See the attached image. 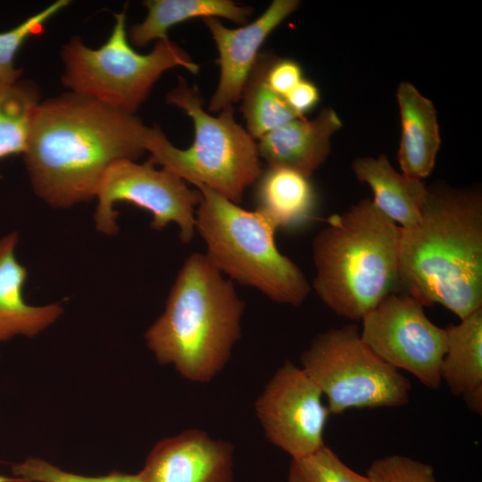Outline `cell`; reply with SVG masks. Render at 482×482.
<instances>
[{
    "mask_svg": "<svg viewBox=\"0 0 482 482\" xmlns=\"http://www.w3.org/2000/svg\"><path fill=\"white\" fill-rule=\"evenodd\" d=\"M302 68L294 60L276 57L267 72L270 88L286 96L302 79Z\"/></svg>",
    "mask_w": 482,
    "mask_h": 482,
    "instance_id": "4316f807",
    "label": "cell"
},
{
    "mask_svg": "<svg viewBox=\"0 0 482 482\" xmlns=\"http://www.w3.org/2000/svg\"><path fill=\"white\" fill-rule=\"evenodd\" d=\"M18 241L17 232L0 238V342L19 335L33 337L63 312L59 303L33 306L25 302L22 288L27 270L14 254Z\"/></svg>",
    "mask_w": 482,
    "mask_h": 482,
    "instance_id": "9a60e30c",
    "label": "cell"
},
{
    "mask_svg": "<svg viewBox=\"0 0 482 482\" xmlns=\"http://www.w3.org/2000/svg\"><path fill=\"white\" fill-rule=\"evenodd\" d=\"M70 4L58 0L31 15L10 30L0 32V83L14 84L19 81L21 69L14 66L15 56L24 42L45 30V24Z\"/></svg>",
    "mask_w": 482,
    "mask_h": 482,
    "instance_id": "603a6c76",
    "label": "cell"
},
{
    "mask_svg": "<svg viewBox=\"0 0 482 482\" xmlns=\"http://www.w3.org/2000/svg\"><path fill=\"white\" fill-rule=\"evenodd\" d=\"M276 57L267 51L259 53L240 97L246 130L255 140L300 117L286 98L272 90L267 82L268 70Z\"/></svg>",
    "mask_w": 482,
    "mask_h": 482,
    "instance_id": "44dd1931",
    "label": "cell"
},
{
    "mask_svg": "<svg viewBox=\"0 0 482 482\" xmlns=\"http://www.w3.org/2000/svg\"><path fill=\"white\" fill-rule=\"evenodd\" d=\"M342 127L332 108H323L313 120L295 118L261 137L260 158L268 167L295 170L309 178L327 159L330 138Z\"/></svg>",
    "mask_w": 482,
    "mask_h": 482,
    "instance_id": "5bb4252c",
    "label": "cell"
},
{
    "mask_svg": "<svg viewBox=\"0 0 482 482\" xmlns=\"http://www.w3.org/2000/svg\"><path fill=\"white\" fill-rule=\"evenodd\" d=\"M96 197L98 204L94 220L96 229L103 234L118 232V213L113 205L116 202H128L152 213V229L161 230L171 222L176 223L181 241L189 243L195 232V211L202 195L170 170L156 169L149 161L140 164L122 160L107 169Z\"/></svg>",
    "mask_w": 482,
    "mask_h": 482,
    "instance_id": "9c48e42d",
    "label": "cell"
},
{
    "mask_svg": "<svg viewBox=\"0 0 482 482\" xmlns=\"http://www.w3.org/2000/svg\"><path fill=\"white\" fill-rule=\"evenodd\" d=\"M352 169L356 179L371 188L376 207L400 228L420 221L428 193L420 179L396 171L384 154L358 158Z\"/></svg>",
    "mask_w": 482,
    "mask_h": 482,
    "instance_id": "ac0fdd59",
    "label": "cell"
},
{
    "mask_svg": "<svg viewBox=\"0 0 482 482\" xmlns=\"http://www.w3.org/2000/svg\"><path fill=\"white\" fill-rule=\"evenodd\" d=\"M245 302L206 254L183 263L165 310L146 330L147 347L161 364H172L194 382L213 378L241 337Z\"/></svg>",
    "mask_w": 482,
    "mask_h": 482,
    "instance_id": "3957f363",
    "label": "cell"
},
{
    "mask_svg": "<svg viewBox=\"0 0 482 482\" xmlns=\"http://www.w3.org/2000/svg\"><path fill=\"white\" fill-rule=\"evenodd\" d=\"M318 386L300 368L286 361L255 402L266 437L292 459L307 456L324 445L331 414Z\"/></svg>",
    "mask_w": 482,
    "mask_h": 482,
    "instance_id": "8fae6325",
    "label": "cell"
},
{
    "mask_svg": "<svg viewBox=\"0 0 482 482\" xmlns=\"http://www.w3.org/2000/svg\"><path fill=\"white\" fill-rule=\"evenodd\" d=\"M362 341L382 360L412 374L425 386L441 385L445 328L434 324L424 305L403 292L382 299L362 319Z\"/></svg>",
    "mask_w": 482,
    "mask_h": 482,
    "instance_id": "30bf717a",
    "label": "cell"
},
{
    "mask_svg": "<svg viewBox=\"0 0 482 482\" xmlns=\"http://www.w3.org/2000/svg\"><path fill=\"white\" fill-rule=\"evenodd\" d=\"M301 363L327 397L331 414L409 403L411 381L362 341L356 325L317 335L303 352Z\"/></svg>",
    "mask_w": 482,
    "mask_h": 482,
    "instance_id": "ba28073f",
    "label": "cell"
},
{
    "mask_svg": "<svg viewBox=\"0 0 482 482\" xmlns=\"http://www.w3.org/2000/svg\"><path fill=\"white\" fill-rule=\"evenodd\" d=\"M0 482H23V481L16 477L9 478V477L0 475Z\"/></svg>",
    "mask_w": 482,
    "mask_h": 482,
    "instance_id": "f1b7e54d",
    "label": "cell"
},
{
    "mask_svg": "<svg viewBox=\"0 0 482 482\" xmlns=\"http://www.w3.org/2000/svg\"><path fill=\"white\" fill-rule=\"evenodd\" d=\"M399 292L461 320L482 308V195L428 189L420 221L400 228Z\"/></svg>",
    "mask_w": 482,
    "mask_h": 482,
    "instance_id": "7a4b0ae2",
    "label": "cell"
},
{
    "mask_svg": "<svg viewBox=\"0 0 482 482\" xmlns=\"http://www.w3.org/2000/svg\"><path fill=\"white\" fill-rule=\"evenodd\" d=\"M138 475L142 482H233L234 447L187 429L158 442Z\"/></svg>",
    "mask_w": 482,
    "mask_h": 482,
    "instance_id": "4fadbf2b",
    "label": "cell"
},
{
    "mask_svg": "<svg viewBox=\"0 0 482 482\" xmlns=\"http://www.w3.org/2000/svg\"><path fill=\"white\" fill-rule=\"evenodd\" d=\"M299 4L297 0H274L255 21L237 29L225 27L218 18L203 19L216 44L220 65L218 86L208 111L220 112L240 101L262 43Z\"/></svg>",
    "mask_w": 482,
    "mask_h": 482,
    "instance_id": "7c38bea8",
    "label": "cell"
},
{
    "mask_svg": "<svg viewBox=\"0 0 482 482\" xmlns=\"http://www.w3.org/2000/svg\"><path fill=\"white\" fill-rule=\"evenodd\" d=\"M12 473L23 482H142L138 473L113 471L105 476L87 477L65 471L39 458L14 464Z\"/></svg>",
    "mask_w": 482,
    "mask_h": 482,
    "instance_id": "d4e9b609",
    "label": "cell"
},
{
    "mask_svg": "<svg viewBox=\"0 0 482 482\" xmlns=\"http://www.w3.org/2000/svg\"><path fill=\"white\" fill-rule=\"evenodd\" d=\"M150 129L135 114L70 91L40 102L23 153L34 192L54 208L93 199L112 163L146 152Z\"/></svg>",
    "mask_w": 482,
    "mask_h": 482,
    "instance_id": "6da1fadb",
    "label": "cell"
},
{
    "mask_svg": "<svg viewBox=\"0 0 482 482\" xmlns=\"http://www.w3.org/2000/svg\"><path fill=\"white\" fill-rule=\"evenodd\" d=\"M396 96L402 122L399 165L403 174L421 180L433 170L440 146L436 112L409 82L399 85Z\"/></svg>",
    "mask_w": 482,
    "mask_h": 482,
    "instance_id": "2e32d148",
    "label": "cell"
},
{
    "mask_svg": "<svg viewBox=\"0 0 482 482\" xmlns=\"http://www.w3.org/2000/svg\"><path fill=\"white\" fill-rule=\"evenodd\" d=\"M287 482H370L348 466L325 445L316 452L292 459Z\"/></svg>",
    "mask_w": 482,
    "mask_h": 482,
    "instance_id": "cb8c5ba5",
    "label": "cell"
},
{
    "mask_svg": "<svg viewBox=\"0 0 482 482\" xmlns=\"http://www.w3.org/2000/svg\"><path fill=\"white\" fill-rule=\"evenodd\" d=\"M255 183L254 211L277 229H297L313 218L316 195L309 178L289 169L268 167Z\"/></svg>",
    "mask_w": 482,
    "mask_h": 482,
    "instance_id": "d6986e66",
    "label": "cell"
},
{
    "mask_svg": "<svg viewBox=\"0 0 482 482\" xmlns=\"http://www.w3.org/2000/svg\"><path fill=\"white\" fill-rule=\"evenodd\" d=\"M446 348L440 366L441 381L462 396L467 406L482 412V308L445 328Z\"/></svg>",
    "mask_w": 482,
    "mask_h": 482,
    "instance_id": "e0dca14e",
    "label": "cell"
},
{
    "mask_svg": "<svg viewBox=\"0 0 482 482\" xmlns=\"http://www.w3.org/2000/svg\"><path fill=\"white\" fill-rule=\"evenodd\" d=\"M166 100L193 120L194 142L187 149H179L158 127H152L145 145L149 162L239 204L262 170L256 140L237 122L234 105L223 108L218 116L211 115L204 109L197 87L180 76Z\"/></svg>",
    "mask_w": 482,
    "mask_h": 482,
    "instance_id": "5b68a950",
    "label": "cell"
},
{
    "mask_svg": "<svg viewBox=\"0 0 482 482\" xmlns=\"http://www.w3.org/2000/svg\"><path fill=\"white\" fill-rule=\"evenodd\" d=\"M39 99V89L32 81L0 83V159L25 152Z\"/></svg>",
    "mask_w": 482,
    "mask_h": 482,
    "instance_id": "7402d4cb",
    "label": "cell"
},
{
    "mask_svg": "<svg viewBox=\"0 0 482 482\" xmlns=\"http://www.w3.org/2000/svg\"><path fill=\"white\" fill-rule=\"evenodd\" d=\"M287 104L300 117L311 111L319 102V89L314 83L302 79L286 96Z\"/></svg>",
    "mask_w": 482,
    "mask_h": 482,
    "instance_id": "83f0119b",
    "label": "cell"
},
{
    "mask_svg": "<svg viewBox=\"0 0 482 482\" xmlns=\"http://www.w3.org/2000/svg\"><path fill=\"white\" fill-rule=\"evenodd\" d=\"M370 482H436L431 465L403 455H388L370 465Z\"/></svg>",
    "mask_w": 482,
    "mask_h": 482,
    "instance_id": "484cf974",
    "label": "cell"
},
{
    "mask_svg": "<svg viewBox=\"0 0 482 482\" xmlns=\"http://www.w3.org/2000/svg\"><path fill=\"white\" fill-rule=\"evenodd\" d=\"M115 22L106 42L96 49L79 37L62 46L63 86L126 113L135 114L163 72L180 66L193 74L200 66L170 39L156 41L146 54L131 46L126 28V10L114 13Z\"/></svg>",
    "mask_w": 482,
    "mask_h": 482,
    "instance_id": "52a82bcc",
    "label": "cell"
},
{
    "mask_svg": "<svg viewBox=\"0 0 482 482\" xmlns=\"http://www.w3.org/2000/svg\"><path fill=\"white\" fill-rule=\"evenodd\" d=\"M195 211V230L206 256L230 280L256 288L270 300L299 306L311 287L300 268L281 253L277 229L256 211L241 208L204 185Z\"/></svg>",
    "mask_w": 482,
    "mask_h": 482,
    "instance_id": "8992f818",
    "label": "cell"
},
{
    "mask_svg": "<svg viewBox=\"0 0 482 482\" xmlns=\"http://www.w3.org/2000/svg\"><path fill=\"white\" fill-rule=\"evenodd\" d=\"M400 227L365 198L331 215L313 238V288L335 314L362 320L399 292Z\"/></svg>",
    "mask_w": 482,
    "mask_h": 482,
    "instance_id": "277c9868",
    "label": "cell"
},
{
    "mask_svg": "<svg viewBox=\"0 0 482 482\" xmlns=\"http://www.w3.org/2000/svg\"><path fill=\"white\" fill-rule=\"evenodd\" d=\"M145 20L128 30L131 46L143 47L155 40L168 38L173 26L194 18H225L237 24L247 22L253 8L230 0H147Z\"/></svg>",
    "mask_w": 482,
    "mask_h": 482,
    "instance_id": "ffe728a7",
    "label": "cell"
}]
</instances>
